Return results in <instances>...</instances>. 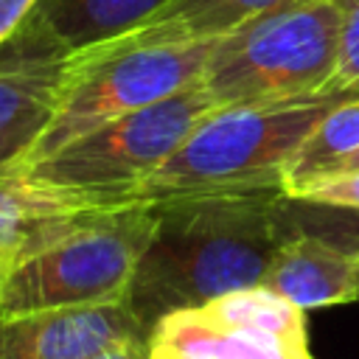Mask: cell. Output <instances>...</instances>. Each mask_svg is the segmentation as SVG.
Returning a JSON list of instances; mask_svg holds the SVG:
<instances>
[{
	"label": "cell",
	"mask_w": 359,
	"mask_h": 359,
	"mask_svg": "<svg viewBox=\"0 0 359 359\" xmlns=\"http://www.w3.org/2000/svg\"><path fill=\"white\" fill-rule=\"evenodd\" d=\"M278 3L283 0H168L154 14H149L140 25L101 45L137 48V45H177V42L219 39Z\"/></svg>",
	"instance_id": "obj_11"
},
{
	"label": "cell",
	"mask_w": 359,
	"mask_h": 359,
	"mask_svg": "<svg viewBox=\"0 0 359 359\" xmlns=\"http://www.w3.org/2000/svg\"><path fill=\"white\" fill-rule=\"evenodd\" d=\"M67 56L0 62V137H34L56 112Z\"/></svg>",
	"instance_id": "obj_12"
},
{
	"label": "cell",
	"mask_w": 359,
	"mask_h": 359,
	"mask_svg": "<svg viewBox=\"0 0 359 359\" xmlns=\"http://www.w3.org/2000/svg\"><path fill=\"white\" fill-rule=\"evenodd\" d=\"M275 216L286 238L309 236L339 252L359 255V208L317 205L280 194L275 202Z\"/></svg>",
	"instance_id": "obj_16"
},
{
	"label": "cell",
	"mask_w": 359,
	"mask_h": 359,
	"mask_svg": "<svg viewBox=\"0 0 359 359\" xmlns=\"http://www.w3.org/2000/svg\"><path fill=\"white\" fill-rule=\"evenodd\" d=\"M168 0H39L14 36L3 45L6 59L67 56L101 42H109Z\"/></svg>",
	"instance_id": "obj_9"
},
{
	"label": "cell",
	"mask_w": 359,
	"mask_h": 359,
	"mask_svg": "<svg viewBox=\"0 0 359 359\" xmlns=\"http://www.w3.org/2000/svg\"><path fill=\"white\" fill-rule=\"evenodd\" d=\"M292 196L306 199V202H317V205L359 208V171H337V174L320 177Z\"/></svg>",
	"instance_id": "obj_18"
},
{
	"label": "cell",
	"mask_w": 359,
	"mask_h": 359,
	"mask_svg": "<svg viewBox=\"0 0 359 359\" xmlns=\"http://www.w3.org/2000/svg\"><path fill=\"white\" fill-rule=\"evenodd\" d=\"M280 194L269 188L154 202V230L126 294L149 334L171 311L264 283L286 241L275 216Z\"/></svg>",
	"instance_id": "obj_1"
},
{
	"label": "cell",
	"mask_w": 359,
	"mask_h": 359,
	"mask_svg": "<svg viewBox=\"0 0 359 359\" xmlns=\"http://www.w3.org/2000/svg\"><path fill=\"white\" fill-rule=\"evenodd\" d=\"M95 359H149V339L143 342H129V345H121V348H112Z\"/></svg>",
	"instance_id": "obj_20"
},
{
	"label": "cell",
	"mask_w": 359,
	"mask_h": 359,
	"mask_svg": "<svg viewBox=\"0 0 359 359\" xmlns=\"http://www.w3.org/2000/svg\"><path fill=\"white\" fill-rule=\"evenodd\" d=\"M149 342L168 345L194 359H314L309 348H297L272 337H258L210 323L196 309L171 311L149 334Z\"/></svg>",
	"instance_id": "obj_13"
},
{
	"label": "cell",
	"mask_w": 359,
	"mask_h": 359,
	"mask_svg": "<svg viewBox=\"0 0 359 359\" xmlns=\"http://www.w3.org/2000/svg\"><path fill=\"white\" fill-rule=\"evenodd\" d=\"M28 146H31L28 137H0V165L22 157L28 151Z\"/></svg>",
	"instance_id": "obj_21"
},
{
	"label": "cell",
	"mask_w": 359,
	"mask_h": 359,
	"mask_svg": "<svg viewBox=\"0 0 359 359\" xmlns=\"http://www.w3.org/2000/svg\"><path fill=\"white\" fill-rule=\"evenodd\" d=\"M154 216V202H129L65 227L11 266L0 289V320L126 300Z\"/></svg>",
	"instance_id": "obj_3"
},
{
	"label": "cell",
	"mask_w": 359,
	"mask_h": 359,
	"mask_svg": "<svg viewBox=\"0 0 359 359\" xmlns=\"http://www.w3.org/2000/svg\"><path fill=\"white\" fill-rule=\"evenodd\" d=\"M149 359H194L188 353H180L168 345H160V342H149Z\"/></svg>",
	"instance_id": "obj_22"
},
{
	"label": "cell",
	"mask_w": 359,
	"mask_h": 359,
	"mask_svg": "<svg viewBox=\"0 0 359 359\" xmlns=\"http://www.w3.org/2000/svg\"><path fill=\"white\" fill-rule=\"evenodd\" d=\"M143 339L149 331L126 300L0 320V359H95Z\"/></svg>",
	"instance_id": "obj_7"
},
{
	"label": "cell",
	"mask_w": 359,
	"mask_h": 359,
	"mask_svg": "<svg viewBox=\"0 0 359 359\" xmlns=\"http://www.w3.org/2000/svg\"><path fill=\"white\" fill-rule=\"evenodd\" d=\"M337 0H283L216 39L202 84L219 107L317 93L339 59Z\"/></svg>",
	"instance_id": "obj_4"
},
{
	"label": "cell",
	"mask_w": 359,
	"mask_h": 359,
	"mask_svg": "<svg viewBox=\"0 0 359 359\" xmlns=\"http://www.w3.org/2000/svg\"><path fill=\"white\" fill-rule=\"evenodd\" d=\"M118 205H129V199L50 185L17 157L0 165V255L17 264L73 222Z\"/></svg>",
	"instance_id": "obj_8"
},
{
	"label": "cell",
	"mask_w": 359,
	"mask_h": 359,
	"mask_svg": "<svg viewBox=\"0 0 359 359\" xmlns=\"http://www.w3.org/2000/svg\"><path fill=\"white\" fill-rule=\"evenodd\" d=\"M39 0H0V48L14 36Z\"/></svg>",
	"instance_id": "obj_19"
},
{
	"label": "cell",
	"mask_w": 359,
	"mask_h": 359,
	"mask_svg": "<svg viewBox=\"0 0 359 359\" xmlns=\"http://www.w3.org/2000/svg\"><path fill=\"white\" fill-rule=\"evenodd\" d=\"M196 311L224 328L272 337V339H280V342H289L297 348H309L303 309L294 306L292 300H286L283 294L272 292L264 283L213 297L205 306H196Z\"/></svg>",
	"instance_id": "obj_14"
},
{
	"label": "cell",
	"mask_w": 359,
	"mask_h": 359,
	"mask_svg": "<svg viewBox=\"0 0 359 359\" xmlns=\"http://www.w3.org/2000/svg\"><path fill=\"white\" fill-rule=\"evenodd\" d=\"M337 171H359V149H356L353 154H348V157H345L334 171H328V174H337ZM328 174H325V177H328Z\"/></svg>",
	"instance_id": "obj_23"
},
{
	"label": "cell",
	"mask_w": 359,
	"mask_h": 359,
	"mask_svg": "<svg viewBox=\"0 0 359 359\" xmlns=\"http://www.w3.org/2000/svg\"><path fill=\"white\" fill-rule=\"evenodd\" d=\"M11 266H14V261L6 258V255H0V289H3V280H6V275L11 272Z\"/></svg>",
	"instance_id": "obj_24"
},
{
	"label": "cell",
	"mask_w": 359,
	"mask_h": 359,
	"mask_svg": "<svg viewBox=\"0 0 359 359\" xmlns=\"http://www.w3.org/2000/svg\"><path fill=\"white\" fill-rule=\"evenodd\" d=\"M264 286L303 311L353 303L359 300V255L339 252L309 236H289L272 258Z\"/></svg>",
	"instance_id": "obj_10"
},
{
	"label": "cell",
	"mask_w": 359,
	"mask_h": 359,
	"mask_svg": "<svg viewBox=\"0 0 359 359\" xmlns=\"http://www.w3.org/2000/svg\"><path fill=\"white\" fill-rule=\"evenodd\" d=\"M213 109H219V101L199 81L157 104L121 115L81 135L65 149L22 165L50 185L115 194L121 199L137 202L135 191L188 140V135Z\"/></svg>",
	"instance_id": "obj_6"
},
{
	"label": "cell",
	"mask_w": 359,
	"mask_h": 359,
	"mask_svg": "<svg viewBox=\"0 0 359 359\" xmlns=\"http://www.w3.org/2000/svg\"><path fill=\"white\" fill-rule=\"evenodd\" d=\"M342 11L339 59L328 87H359V0H337Z\"/></svg>",
	"instance_id": "obj_17"
},
{
	"label": "cell",
	"mask_w": 359,
	"mask_h": 359,
	"mask_svg": "<svg viewBox=\"0 0 359 359\" xmlns=\"http://www.w3.org/2000/svg\"><path fill=\"white\" fill-rule=\"evenodd\" d=\"M213 45L216 39L137 48L95 45L67 53L56 112L20 160H42L121 115L199 84Z\"/></svg>",
	"instance_id": "obj_5"
},
{
	"label": "cell",
	"mask_w": 359,
	"mask_h": 359,
	"mask_svg": "<svg viewBox=\"0 0 359 359\" xmlns=\"http://www.w3.org/2000/svg\"><path fill=\"white\" fill-rule=\"evenodd\" d=\"M356 149H359V95L337 104L328 115L320 118V123L311 129V135L303 140V146L289 163V171L280 185L283 194L292 196L309 182L325 177Z\"/></svg>",
	"instance_id": "obj_15"
},
{
	"label": "cell",
	"mask_w": 359,
	"mask_h": 359,
	"mask_svg": "<svg viewBox=\"0 0 359 359\" xmlns=\"http://www.w3.org/2000/svg\"><path fill=\"white\" fill-rule=\"evenodd\" d=\"M356 95L359 87H323L292 98L219 107L135 191V199L168 202L280 188L292 157L320 118Z\"/></svg>",
	"instance_id": "obj_2"
}]
</instances>
